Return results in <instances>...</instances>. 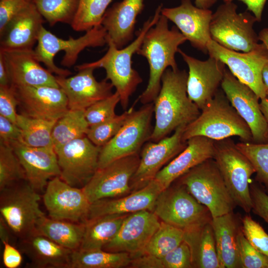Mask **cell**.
Masks as SVG:
<instances>
[{"mask_svg": "<svg viewBox=\"0 0 268 268\" xmlns=\"http://www.w3.org/2000/svg\"><path fill=\"white\" fill-rule=\"evenodd\" d=\"M188 73L168 68L161 77V86L153 102L155 123L150 140L157 142L182 125L192 122L201 110L189 97Z\"/></svg>", "mask_w": 268, "mask_h": 268, "instance_id": "obj_1", "label": "cell"}, {"mask_svg": "<svg viewBox=\"0 0 268 268\" xmlns=\"http://www.w3.org/2000/svg\"><path fill=\"white\" fill-rule=\"evenodd\" d=\"M168 19L161 15L156 24L146 33L136 53L146 59L149 67L148 84L139 96L142 104L153 103L161 86L162 76L168 67L177 69L175 54L179 46L187 41L176 26L168 27Z\"/></svg>", "mask_w": 268, "mask_h": 268, "instance_id": "obj_2", "label": "cell"}, {"mask_svg": "<svg viewBox=\"0 0 268 268\" xmlns=\"http://www.w3.org/2000/svg\"><path fill=\"white\" fill-rule=\"evenodd\" d=\"M162 8V4L158 5L154 15L144 22L136 38L125 48L118 49L106 37L108 49L105 55L95 62L80 65L95 69L102 67L105 70V79L110 80L115 87L124 110L128 108L130 97L142 82L138 72L132 67V57L140 47L147 31L157 22Z\"/></svg>", "mask_w": 268, "mask_h": 268, "instance_id": "obj_3", "label": "cell"}, {"mask_svg": "<svg viewBox=\"0 0 268 268\" xmlns=\"http://www.w3.org/2000/svg\"><path fill=\"white\" fill-rule=\"evenodd\" d=\"M196 136H203L214 140L237 136L243 141L253 142L249 126L231 104L224 92L219 90L201 110L199 116L186 126L182 139L186 142Z\"/></svg>", "mask_w": 268, "mask_h": 268, "instance_id": "obj_4", "label": "cell"}, {"mask_svg": "<svg viewBox=\"0 0 268 268\" xmlns=\"http://www.w3.org/2000/svg\"><path fill=\"white\" fill-rule=\"evenodd\" d=\"M176 181L205 206L212 218L234 211L236 205L213 158L192 168Z\"/></svg>", "mask_w": 268, "mask_h": 268, "instance_id": "obj_5", "label": "cell"}, {"mask_svg": "<svg viewBox=\"0 0 268 268\" xmlns=\"http://www.w3.org/2000/svg\"><path fill=\"white\" fill-rule=\"evenodd\" d=\"M41 197L26 180L0 190V212L19 240L35 233L38 220L45 215L40 207Z\"/></svg>", "mask_w": 268, "mask_h": 268, "instance_id": "obj_6", "label": "cell"}, {"mask_svg": "<svg viewBox=\"0 0 268 268\" xmlns=\"http://www.w3.org/2000/svg\"><path fill=\"white\" fill-rule=\"evenodd\" d=\"M107 32L102 25L95 26L86 31L83 36L67 40L61 39L42 27L34 50L36 59L43 63L47 69L58 76L67 77L71 74L68 69L57 66L54 63L55 55L64 51L65 55L61 65L70 67L76 63L79 53L87 47H102L107 44Z\"/></svg>", "mask_w": 268, "mask_h": 268, "instance_id": "obj_7", "label": "cell"}, {"mask_svg": "<svg viewBox=\"0 0 268 268\" xmlns=\"http://www.w3.org/2000/svg\"><path fill=\"white\" fill-rule=\"evenodd\" d=\"M233 1L220 4L212 13L210 34L212 40L227 49L249 52L259 44L258 35L253 26L258 22L250 12H237Z\"/></svg>", "mask_w": 268, "mask_h": 268, "instance_id": "obj_8", "label": "cell"}, {"mask_svg": "<svg viewBox=\"0 0 268 268\" xmlns=\"http://www.w3.org/2000/svg\"><path fill=\"white\" fill-rule=\"evenodd\" d=\"M152 212L161 221L185 232L194 231L212 219L208 209L179 183L171 185L161 192Z\"/></svg>", "mask_w": 268, "mask_h": 268, "instance_id": "obj_9", "label": "cell"}, {"mask_svg": "<svg viewBox=\"0 0 268 268\" xmlns=\"http://www.w3.org/2000/svg\"><path fill=\"white\" fill-rule=\"evenodd\" d=\"M214 142L213 159L226 187L236 205L249 213L252 208L250 180L255 170L229 138Z\"/></svg>", "mask_w": 268, "mask_h": 268, "instance_id": "obj_10", "label": "cell"}, {"mask_svg": "<svg viewBox=\"0 0 268 268\" xmlns=\"http://www.w3.org/2000/svg\"><path fill=\"white\" fill-rule=\"evenodd\" d=\"M153 113V102L133 110L116 135L101 147L98 168L118 159L139 153L150 139L153 129L151 126Z\"/></svg>", "mask_w": 268, "mask_h": 268, "instance_id": "obj_11", "label": "cell"}, {"mask_svg": "<svg viewBox=\"0 0 268 268\" xmlns=\"http://www.w3.org/2000/svg\"><path fill=\"white\" fill-rule=\"evenodd\" d=\"M209 56L222 61L241 82L250 87L260 99L266 98L262 71L268 62V50L263 43L249 52L239 53L223 47L212 39L207 46Z\"/></svg>", "mask_w": 268, "mask_h": 268, "instance_id": "obj_12", "label": "cell"}, {"mask_svg": "<svg viewBox=\"0 0 268 268\" xmlns=\"http://www.w3.org/2000/svg\"><path fill=\"white\" fill-rule=\"evenodd\" d=\"M101 148L85 136L55 150L60 177L73 187L82 188L98 168Z\"/></svg>", "mask_w": 268, "mask_h": 268, "instance_id": "obj_13", "label": "cell"}, {"mask_svg": "<svg viewBox=\"0 0 268 268\" xmlns=\"http://www.w3.org/2000/svg\"><path fill=\"white\" fill-rule=\"evenodd\" d=\"M138 153L116 160L98 168L82 189L90 203L130 193V182L139 162Z\"/></svg>", "mask_w": 268, "mask_h": 268, "instance_id": "obj_14", "label": "cell"}, {"mask_svg": "<svg viewBox=\"0 0 268 268\" xmlns=\"http://www.w3.org/2000/svg\"><path fill=\"white\" fill-rule=\"evenodd\" d=\"M186 125L157 142L147 141L142 146L138 167L131 178L132 189L138 190L154 179L156 174L187 146L182 139Z\"/></svg>", "mask_w": 268, "mask_h": 268, "instance_id": "obj_15", "label": "cell"}, {"mask_svg": "<svg viewBox=\"0 0 268 268\" xmlns=\"http://www.w3.org/2000/svg\"><path fill=\"white\" fill-rule=\"evenodd\" d=\"M43 199L49 217L73 222H84L90 202L82 188L73 187L59 176L51 179Z\"/></svg>", "mask_w": 268, "mask_h": 268, "instance_id": "obj_16", "label": "cell"}, {"mask_svg": "<svg viewBox=\"0 0 268 268\" xmlns=\"http://www.w3.org/2000/svg\"><path fill=\"white\" fill-rule=\"evenodd\" d=\"M220 86L231 104L250 128L253 142H268L267 122L261 109L260 98L255 92L227 69Z\"/></svg>", "mask_w": 268, "mask_h": 268, "instance_id": "obj_17", "label": "cell"}, {"mask_svg": "<svg viewBox=\"0 0 268 268\" xmlns=\"http://www.w3.org/2000/svg\"><path fill=\"white\" fill-rule=\"evenodd\" d=\"M178 53L189 68L188 96L201 110L218 91L226 70V65L212 57L201 61L187 55L180 48Z\"/></svg>", "mask_w": 268, "mask_h": 268, "instance_id": "obj_18", "label": "cell"}, {"mask_svg": "<svg viewBox=\"0 0 268 268\" xmlns=\"http://www.w3.org/2000/svg\"><path fill=\"white\" fill-rule=\"evenodd\" d=\"M160 223L158 217L150 210L131 213L125 219L115 237L103 250L111 252H126L132 258L142 254Z\"/></svg>", "mask_w": 268, "mask_h": 268, "instance_id": "obj_19", "label": "cell"}, {"mask_svg": "<svg viewBox=\"0 0 268 268\" xmlns=\"http://www.w3.org/2000/svg\"><path fill=\"white\" fill-rule=\"evenodd\" d=\"M21 114L57 121L69 110L67 97L60 87L50 86H13Z\"/></svg>", "mask_w": 268, "mask_h": 268, "instance_id": "obj_20", "label": "cell"}, {"mask_svg": "<svg viewBox=\"0 0 268 268\" xmlns=\"http://www.w3.org/2000/svg\"><path fill=\"white\" fill-rule=\"evenodd\" d=\"M75 75L67 77L56 76L60 88L66 94L68 107L71 110H85L98 101L113 94L114 87L105 78L98 81L92 67L76 66Z\"/></svg>", "mask_w": 268, "mask_h": 268, "instance_id": "obj_21", "label": "cell"}, {"mask_svg": "<svg viewBox=\"0 0 268 268\" xmlns=\"http://www.w3.org/2000/svg\"><path fill=\"white\" fill-rule=\"evenodd\" d=\"M161 13L175 24L193 47L208 54L211 10L195 6L191 0H181L178 6L162 8Z\"/></svg>", "mask_w": 268, "mask_h": 268, "instance_id": "obj_22", "label": "cell"}, {"mask_svg": "<svg viewBox=\"0 0 268 268\" xmlns=\"http://www.w3.org/2000/svg\"><path fill=\"white\" fill-rule=\"evenodd\" d=\"M8 144L19 159L26 180L38 193L44 191L51 179L60 176L61 170L53 147H31L19 141Z\"/></svg>", "mask_w": 268, "mask_h": 268, "instance_id": "obj_23", "label": "cell"}, {"mask_svg": "<svg viewBox=\"0 0 268 268\" xmlns=\"http://www.w3.org/2000/svg\"><path fill=\"white\" fill-rule=\"evenodd\" d=\"M0 54L4 62L10 85L60 87L56 76L40 65L33 49L0 50Z\"/></svg>", "mask_w": 268, "mask_h": 268, "instance_id": "obj_24", "label": "cell"}, {"mask_svg": "<svg viewBox=\"0 0 268 268\" xmlns=\"http://www.w3.org/2000/svg\"><path fill=\"white\" fill-rule=\"evenodd\" d=\"M164 189L155 179L142 188L120 198H107L90 204L86 220L112 214H130L148 210L152 211L155 201Z\"/></svg>", "mask_w": 268, "mask_h": 268, "instance_id": "obj_25", "label": "cell"}, {"mask_svg": "<svg viewBox=\"0 0 268 268\" xmlns=\"http://www.w3.org/2000/svg\"><path fill=\"white\" fill-rule=\"evenodd\" d=\"M186 147L156 174L154 179L164 190L190 169L209 159L215 153L214 140L196 136L187 140Z\"/></svg>", "mask_w": 268, "mask_h": 268, "instance_id": "obj_26", "label": "cell"}, {"mask_svg": "<svg viewBox=\"0 0 268 268\" xmlns=\"http://www.w3.org/2000/svg\"><path fill=\"white\" fill-rule=\"evenodd\" d=\"M44 21L33 1L9 22L0 35V50H33Z\"/></svg>", "mask_w": 268, "mask_h": 268, "instance_id": "obj_27", "label": "cell"}, {"mask_svg": "<svg viewBox=\"0 0 268 268\" xmlns=\"http://www.w3.org/2000/svg\"><path fill=\"white\" fill-rule=\"evenodd\" d=\"M144 0H123L105 12L101 22L107 38L118 49L126 46L134 37L136 18L142 11Z\"/></svg>", "mask_w": 268, "mask_h": 268, "instance_id": "obj_28", "label": "cell"}, {"mask_svg": "<svg viewBox=\"0 0 268 268\" xmlns=\"http://www.w3.org/2000/svg\"><path fill=\"white\" fill-rule=\"evenodd\" d=\"M18 248L34 268H69L73 251L64 248L46 236L34 233L19 240Z\"/></svg>", "mask_w": 268, "mask_h": 268, "instance_id": "obj_29", "label": "cell"}, {"mask_svg": "<svg viewBox=\"0 0 268 268\" xmlns=\"http://www.w3.org/2000/svg\"><path fill=\"white\" fill-rule=\"evenodd\" d=\"M217 255L222 268H242L238 249L241 218L234 213L212 218Z\"/></svg>", "mask_w": 268, "mask_h": 268, "instance_id": "obj_30", "label": "cell"}, {"mask_svg": "<svg viewBox=\"0 0 268 268\" xmlns=\"http://www.w3.org/2000/svg\"><path fill=\"white\" fill-rule=\"evenodd\" d=\"M184 241L191 251L193 268H222L211 222L194 231L185 232Z\"/></svg>", "mask_w": 268, "mask_h": 268, "instance_id": "obj_31", "label": "cell"}, {"mask_svg": "<svg viewBox=\"0 0 268 268\" xmlns=\"http://www.w3.org/2000/svg\"><path fill=\"white\" fill-rule=\"evenodd\" d=\"M84 230V222L57 220L45 215L38 220L35 232L64 248L75 251L80 248Z\"/></svg>", "mask_w": 268, "mask_h": 268, "instance_id": "obj_32", "label": "cell"}, {"mask_svg": "<svg viewBox=\"0 0 268 268\" xmlns=\"http://www.w3.org/2000/svg\"><path fill=\"white\" fill-rule=\"evenodd\" d=\"M129 214L107 215L86 220L80 249H103L116 235L124 220Z\"/></svg>", "mask_w": 268, "mask_h": 268, "instance_id": "obj_33", "label": "cell"}, {"mask_svg": "<svg viewBox=\"0 0 268 268\" xmlns=\"http://www.w3.org/2000/svg\"><path fill=\"white\" fill-rule=\"evenodd\" d=\"M131 260L126 252L79 249L73 251L69 268H122L129 267Z\"/></svg>", "mask_w": 268, "mask_h": 268, "instance_id": "obj_34", "label": "cell"}, {"mask_svg": "<svg viewBox=\"0 0 268 268\" xmlns=\"http://www.w3.org/2000/svg\"><path fill=\"white\" fill-rule=\"evenodd\" d=\"M89 126L85 110L69 109L56 122L52 133L55 151L75 139L86 136Z\"/></svg>", "mask_w": 268, "mask_h": 268, "instance_id": "obj_35", "label": "cell"}, {"mask_svg": "<svg viewBox=\"0 0 268 268\" xmlns=\"http://www.w3.org/2000/svg\"><path fill=\"white\" fill-rule=\"evenodd\" d=\"M57 121L18 114L16 124L21 131L22 143L35 147H53L52 133Z\"/></svg>", "mask_w": 268, "mask_h": 268, "instance_id": "obj_36", "label": "cell"}, {"mask_svg": "<svg viewBox=\"0 0 268 268\" xmlns=\"http://www.w3.org/2000/svg\"><path fill=\"white\" fill-rule=\"evenodd\" d=\"M184 237L183 230L161 221L159 228L145 247L144 253L162 258L179 246L184 240Z\"/></svg>", "mask_w": 268, "mask_h": 268, "instance_id": "obj_37", "label": "cell"}, {"mask_svg": "<svg viewBox=\"0 0 268 268\" xmlns=\"http://www.w3.org/2000/svg\"><path fill=\"white\" fill-rule=\"evenodd\" d=\"M38 11L51 26L58 22L72 24L79 0H33Z\"/></svg>", "mask_w": 268, "mask_h": 268, "instance_id": "obj_38", "label": "cell"}, {"mask_svg": "<svg viewBox=\"0 0 268 268\" xmlns=\"http://www.w3.org/2000/svg\"><path fill=\"white\" fill-rule=\"evenodd\" d=\"M112 0H79L75 18L71 24L76 31H87L101 25L103 17Z\"/></svg>", "mask_w": 268, "mask_h": 268, "instance_id": "obj_39", "label": "cell"}, {"mask_svg": "<svg viewBox=\"0 0 268 268\" xmlns=\"http://www.w3.org/2000/svg\"><path fill=\"white\" fill-rule=\"evenodd\" d=\"M236 145L252 164L256 174V180L268 192V142L257 143L242 141L236 143Z\"/></svg>", "mask_w": 268, "mask_h": 268, "instance_id": "obj_40", "label": "cell"}, {"mask_svg": "<svg viewBox=\"0 0 268 268\" xmlns=\"http://www.w3.org/2000/svg\"><path fill=\"white\" fill-rule=\"evenodd\" d=\"M24 180V169L12 147L0 142V190Z\"/></svg>", "mask_w": 268, "mask_h": 268, "instance_id": "obj_41", "label": "cell"}, {"mask_svg": "<svg viewBox=\"0 0 268 268\" xmlns=\"http://www.w3.org/2000/svg\"><path fill=\"white\" fill-rule=\"evenodd\" d=\"M134 109L133 106L120 115H116L108 121L89 127L86 136L95 145L103 146L119 132Z\"/></svg>", "mask_w": 268, "mask_h": 268, "instance_id": "obj_42", "label": "cell"}, {"mask_svg": "<svg viewBox=\"0 0 268 268\" xmlns=\"http://www.w3.org/2000/svg\"><path fill=\"white\" fill-rule=\"evenodd\" d=\"M120 102V95L115 91L108 97L87 108L85 110V117L89 127L99 124L115 117L116 115L115 108Z\"/></svg>", "mask_w": 268, "mask_h": 268, "instance_id": "obj_43", "label": "cell"}, {"mask_svg": "<svg viewBox=\"0 0 268 268\" xmlns=\"http://www.w3.org/2000/svg\"><path fill=\"white\" fill-rule=\"evenodd\" d=\"M241 230L249 243L261 253L268 256V234L250 215L241 218Z\"/></svg>", "mask_w": 268, "mask_h": 268, "instance_id": "obj_44", "label": "cell"}, {"mask_svg": "<svg viewBox=\"0 0 268 268\" xmlns=\"http://www.w3.org/2000/svg\"><path fill=\"white\" fill-rule=\"evenodd\" d=\"M238 249L242 268H268V256L253 247L243 235L238 234Z\"/></svg>", "mask_w": 268, "mask_h": 268, "instance_id": "obj_45", "label": "cell"}, {"mask_svg": "<svg viewBox=\"0 0 268 268\" xmlns=\"http://www.w3.org/2000/svg\"><path fill=\"white\" fill-rule=\"evenodd\" d=\"M161 259L164 268H192V253L184 240Z\"/></svg>", "mask_w": 268, "mask_h": 268, "instance_id": "obj_46", "label": "cell"}, {"mask_svg": "<svg viewBox=\"0 0 268 268\" xmlns=\"http://www.w3.org/2000/svg\"><path fill=\"white\" fill-rule=\"evenodd\" d=\"M18 101L11 85H0V115L16 124Z\"/></svg>", "mask_w": 268, "mask_h": 268, "instance_id": "obj_47", "label": "cell"}, {"mask_svg": "<svg viewBox=\"0 0 268 268\" xmlns=\"http://www.w3.org/2000/svg\"><path fill=\"white\" fill-rule=\"evenodd\" d=\"M33 0H0V35L9 22Z\"/></svg>", "mask_w": 268, "mask_h": 268, "instance_id": "obj_48", "label": "cell"}, {"mask_svg": "<svg viewBox=\"0 0 268 268\" xmlns=\"http://www.w3.org/2000/svg\"><path fill=\"white\" fill-rule=\"evenodd\" d=\"M250 191L252 211L268 224V194L264 188L254 182L250 183Z\"/></svg>", "mask_w": 268, "mask_h": 268, "instance_id": "obj_49", "label": "cell"}, {"mask_svg": "<svg viewBox=\"0 0 268 268\" xmlns=\"http://www.w3.org/2000/svg\"><path fill=\"white\" fill-rule=\"evenodd\" d=\"M13 141L22 142L21 131L16 124L0 115V142L9 144Z\"/></svg>", "mask_w": 268, "mask_h": 268, "instance_id": "obj_50", "label": "cell"}, {"mask_svg": "<svg viewBox=\"0 0 268 268\" xmlns=\"http://www.w3.org/2000/svg\"><path fill=\"white\" fill-rule=\"evenodd\" d=\"M2 262L6 268H17L23 260L21 252L10 243L3 242Z\"/></svg>", "mask_w": 268, "mask_h": 268, "instance_id": "obj_51", "label": "cell"}, {"mask_svg": "<svg viewBox=\"0 0 268 268\" xmlns=\"http://www.w3.org/2000/svg\"><path fill=\"white\" fill-rule=\"evenodd\" d=\"M128 267L131 268H164L161 258L147 253H143L132 258Z\"/></svg>", "mask_w": 268, "mask_h": 268, "instance_id": "obj_52", "label": "cell"}, {"mask_svg": "<svg viewBox=\"0 0 268 268\" xmlns=\"http://www.w3.org/2000/svg\"><path fill=\"white\" fill-rule=\"evenodd\" d=\"M224 2L234 0H222ZM243 2L247 7V10L252 12L258 22H261L263 9L267 0H238Z\"/></svg>", "mask_w": 268, "mask_h": 268, "instance_id": "obj_53", "label": "cell"}, {"mask_svg": "<svg viewBox=\"0 0 268 268\" xmlns=\"http://www.w3.org/2000/svg\"><path fill=\"white\" fill-rule=\"evenodd\" d=\"M12 232L7 226L3 219L0 216V238L1 241L3 242L10 243L11 239L10 233Z\"/></svg>", "mask_w": 268, "mask_h": 268, "instance_id": "obj_54", "label": "cell"}, {"mask_svg": "<svg viewBox=\"0 0 268 268\" xmlns=\"http://www.w3.org/2000/svg\"><path fill=\"white\" fill-rule=\"evenodd\" d=\"M0 85H10L8 72L1 55L0 54Z\"/></svg>", "mask_w": 268, "mask_h": 268, "instance_id": "obj_55", "label": "cell"}, {"mask_svg": "<svg viewBox=\"0 0 268 268\" xmlns=\"http://www.w3.org/2000/svg\"><path fill=\"white\" fill-rule=\"evenodd\" d=\"M218 0H195V3L196 6L203 8L209 9L212 7Z\"/></svg>", "mask_w": 268, "mask_h": 268, "instance_id": "obj_56", "label": "cell"}, {"mask_svg": "<svg viewBox=\"0 0 268 268\" xmlns=\"http://www.w3.org/2000/svg\"><path fill=\"white\" fill-rule=\"evenodd\" d=\"M260 107L267 122L268 136V99L267 98L261 99Z\"/></svg>", "mask_w": 268, "mask_h": 268, "instance_id": "obj_57", "label": "cell"}, {"mask_svg": "<svg viewBox=\"0 0 268 268\" xmlns=\"http://www.w3.org/2000/svg\"><path fill=\"white\" fill-rule=\"evenodd\" d=\"M259 39L264 43L268 50V27L262 29L258 34Z\"/></svg>", "mask_w": 268, "mask_h": 268, "instance_id": "obj_58", "label": "cell"}, {"mask_svg": "<svg viewBox=\"0 0 268 268\" xmlns=\"http://www.w3.org/2000/svg\"><path fill=\"white\" fill-rule=\"evenodd\" d=\"M262 75L264 84L267 90H268V62L264 65L263 68Z\"/></svg>", "mask_w": 268, "mask_h": 268, "instance_id": "obj_59", "label": "cell"}, {"mask_svg": "<svg viewBox=\"0 0 268 268\" xmlns=\"http://www.w3.org/2000/svg\"><path fill=\"white\" fill-rule=\"evenodd\" d=\"M266 98L268 99V90H267Z\"/></svg>", "mask_w": 268, "mask_h": 268, "instance_id": "obj_60", "label": "cell"}]
</instances>
